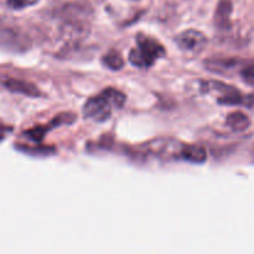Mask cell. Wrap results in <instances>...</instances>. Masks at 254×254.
<instances>
[{"label": "cell", "instance_id": "obj_7", "mask_svg": "<svg viewBox=\"0 0 254 254\" xmlns=\"http://www.w3.org/2000/svg\"><path fill=\"white\" fill-rule=\"evenodd\" d=\"M226 123L232 130L245 131L251 126V119L242 112H233V113L228 114Z\"/></svg>", "mask_w": 254, "mask_h": 254}, {"label": "cell", "instance_id": "obj_8", "mask_svg": "<svg viewBox=\"0 0 254 254\" xmlns=\"http://www.w3.org/2000/svg\"><path fill=\"white\" fill-rule=\"evenodd\" d=\"M102 62L106 67H108L109 69H113V71H118L122 69L124 66V60L121 56V54L117 51H109L108 54L104 55L102 57Z\"/></svg>", "mask_w": 254, "mask_h": 254}, {"label": "cell", "instance_id": "obj_12", "mask_svg": "<svg viewBox=\"0 0 254 254\" xmlns=\"http://www.w3.org/2000/svg\"><path fill=\"white\" fill-rule=\"evenodd\" d=\"M9 130H11V129L4 128V127H0V140L5 138V134H6V131H9Z\"/></svg>", "mask_w": 254, "mask_h": 254}, {"label": "cell", "instance_id": "obj_11", "mask_svg": "<svg viewBox=\"0 0 254 254\" xmlns=\"http://www.w3.org/2000/svg\"><path fill=\"white\" fill-rule=\"evenodd\" d=\"M241 74H242V78L245 79L247 83L254 84V64L245 67V68L241 71Z\"/></svg>", "mask_w": 254, "mask_h": 254}, {"label": "cell", "instance_id": "obj_3", "mask_svg": "<svg viewBox=\"0 0 254 254\" xmlns=\"http://www.w3.org/2000/svg\"><path fill=\"white\" fill-rule=\"evenodd\" d=\"M176 44L179 49L188 54H200L207 44V39L201 31L195 29H189L176 36Z\"/></svg>", "mask_w": 254, "mask_h": 254}, {"label": "cell", "instance_id": "obj_1", "mask_svg": "<svg viewBox=\"0 0 254 254\" xmlns=\"http://www.w3.org/2000/svg\"><path fill=\"white\" fill-rule=\"evenodd\" d=\"M126 94L116 88H107L98 96L91 97L83 106L87 118L104 122L111 118L113 108H122L126 103Z\"/></svg>", "mask_w": 254, "mask_h": 254}, {"label": "cell", "instance_id": "obj_6", "mask_svg": "<svg viewBox=\"0 0 254 254\" xmlns=\"http://www.w3.org/2000/svg\"><path fill=\"white\" fill-rule=\"evenodd\" d=\"M232 12V2L231 0H221L216 10L215 21L221 29H228L230 27V16Z\"/></svg>", "mask_w": 254, "mask_h": 254}, {"label": "cell", "instance_id": "obj_2", "mask_svg": "<svg viewBox=\"0 0 254 254\" xmlns=\"http://www.w3.org/2000/svg\"><path fill=\"white\" fill-rule=\"evenodd\" d=\"M165 54V49L158 40L139 34L136 46L129 52V62L138 68H149Z\"/></svg>", "mask_w": 254, "mask_h": 254}, {"label": "cell", "instance_id": "obj_4", "mask_svg": "<svg viewBox=\"0 0 254 254\" xmlns=\"http://www.w3.org/2000/svg\"><path fill=\"white\" fill-rule=\"evenodd\" d=\"M179 158L192 164H203L207 159V154L202 146L183 144L179 153Z\"/></svg>", "mask_w": 254, "mask_h": 254}, {"label": "cell", "instance_id": "obj_5", "mask_svg": "<svg viewBox=\"0 0 254 254\" xmlns=\"http://www.w3.org/2000/svg\"><path fill=\"white\" fill-rule=\"evenodd\" d=\"M2 84L11 92H15V93L26 94V96L30 97L40 96V91L34 86V84L29 83V82L21 81V79L6 78L5 81H2Z\"/></svg>", "mask_w": 254, "mask_h": 254}, {"label": "cell", "instance_id": "obj_10", "mask_svg": "<svg viewBox=\"0 0 254 254\" xmlns=\"http://www.w3.org/2000/svg\"><path fill=\"white\" fill-rule=\"evenodd\" d=\"M39 0H7V5L11 9H25L27 6L35 5Z\"/></svg>", "mask_w": 254, "mask_h": 254}, {"label": "cell", "instance_id": "obj_9", "mask_svg": "<svg viewBox=\"0 0 254 254\" xmlns=\"http://www.w3.org/2000/svg\"><path fill=\"white\" fill-rule=\"evenodd\" d=\"M50 129H51L50 127H36V128H32L30 129V130L25 131V135L37 143V141H41L42 139H44L45 134H46V131H49Z\"/></svg>", "mask_w": 254, "mask_h": 254}]
</instances>
